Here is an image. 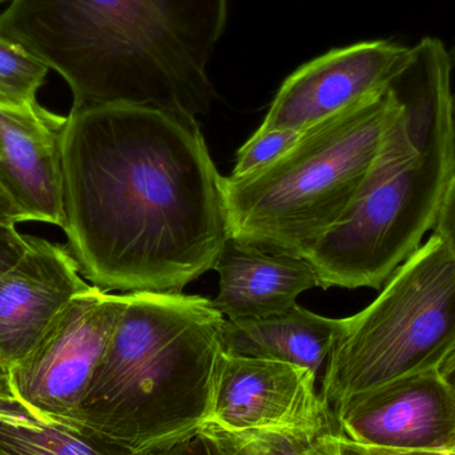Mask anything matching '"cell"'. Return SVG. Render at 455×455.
Returning a JSON list of instances; mask_svg holds the SVG:
<instances>
[{
  "mask_svg": "<svg viewBox=\"0 0 455 455\" xmlns=\"http://www.w3.org/2000/svg\"><path fill=\"white\" fill-rule=\"evenodd\" d=\"M68 249L104 291L183 293L229 238L224 178L196 117L71 108L61 135Z\"/></svg>",
  "mask_w": 455,
  "mask_h": 455,
  "instance_id": "obj_1",
  "label": "cell"
},
{
  "mask_svg": "<svg viewBox=\"0 0 455 455\" xmlns=\"http://www.w3.org/2000/svg\"><path fill=\"white\" fill-rule=\"evenodd\" d=\"M227 0H11L0 35L72 92V108L128 104L187 116L218 99L208 75Z\"/></svg>",
  "mask_w": 455,
  "mask_h": 455,
  "instance_id": "obj_2",
  "label": "cell"
},
{
  "mask_svg": "<svg viewBox=\"0 0 455 455\" xmlns=\"http://www.w3.org/2000/svg\"><path fill=\"white\" fill-rule=\"evenodd\" d=\"M451 56L435 37L393 82L400 111L349 211L307 259L323 289L381 291L435 229L455 176Z\"/></svg>",
  "mask_w": 455,
  "mask_h": 455,
  "instance_id": "obj_3",
  "label": "cell"
},
{
  "mask_svg": "<svg viewBox=\"0 0 455 455\" xmlns=\"http://www.w3.org/2000/svg\"><path fill=\"white\" fill-rule=\"evenodd\" d=\"M224 323L205 297L125 293L80 405V425L139 455L197 435L212 408Z\"/></svg>",
  "mask_w": 455,
  "mask_h": 455,
  "instance_id": "obj_4",
  "label": "cell"
},
{
  "mask_svg": "<svg viewBox=\"0 0 455 455\" xmlns=\"http://www.w3.org/2000/svg\"><path fill=\"white\" fill-rule=\"evenodd\" d=\"M398 111L390 85L302 131L270 164L224 178L229 237L307 259L347 215Z\"/></svg>",
  "mask_w": 455,
  "mask_h": 455,
  "instance_id": "obj_5",
  "label": "cell"
},
{
  "mask_svg": "<svg viewBox=\"0 0 455 455\" xmlns=\"http://www.w3.org/2000/svg\"><path fill=\"white\" fill-rule=\"evenodd\" d=\"M454 352L455 259L432 232L371 305L344 318L321 397L333 411L353 395L440 371Z\"/></svg>",
  "mask_w": 455,
  "mask_h": 455,
  "instance_id": "obj_6",
  "label": "cell"
},
{
  "mask_svg": "<svg viewBox=\"0 0 455 455\" xmlns=\"http://www.w3.org/2000/svg\"><path fill=\"white\" fill-rule=\"evenodd\" d=\"M125 305L91 285L56 315L34 349L8 369L13 397L39 421L80 425L91 379Z\"/></svg>",
  "mask_w": 455,
  "mask_h": 455,
  "instance_id": "obj_7",
  "label": "cell"
},
{
  "mask_svg": "<svg viewBox=\"0 0 455 455\" xmlns=\"http://www.w3.org/2000/svg\"><path fill=\"white\" fill-rule=\"evenodd\" d=\"M411 53V48L389 40L331 50L283 83L259 128L304 131L384 92L408 66Z\"/></svg>",
  "mask_w": 455,
  "mask_h": 455,
  "instance_id": "obj_8",
  "label": "cell"
},
{
  "mask_svg": "<svg viewBox=\"0 0 455 455\" xmlns=\"http://www.w3.org/2000/svg\"><path fill=\"white\" fill-rule=\"evenodd\" d=\"M331 413L337 435L357 445L455 451V397L438 371L353 395Z\"/></svg>",
  "mask_w": 455,
  "mask_h": 455,
  "instance_id": "obj_9",
  "label": "cell"
},
{
  "mask_svg": "<svg viewBox=\"0 0 455 455\" xmlns=\"http://www.w3.org/2000/svg\"><path fill=\"white\" fill-rule=\"evenodd\" d=\"M309 369L280 361L221 355L205 424L230 432L310 429L334 424Z\"/></svg>",
  "mask_w": 455,
  "mask_h": 455,
  "instance_id": "obj_10",
  "label": "cell"
},
{
  "mask_svg": "<svg viewBox=\"0 0 455 455\" xmlns=\"http://www.w3.org/2000/svg\"><path fill=\"white\" fill-rule=\"evenodd\" d=\"M71 251L29 237L23 256L0 273V363L12 368L72 299L90 288Z\"/></svg>",
  "mask_w": 455,
  "mask_h": 455,
  "instance_id": "obj_11",
  "label": "cell"
},
{
  "mask_svg": "<svg viewBox=\"0 0 455 455\" xmlns=\"http://www.w3.org/2000/svg\"><path fill=\"white\" fill-rule=\"evenodd\" d=\"M67 116L37 101L0 107V183L27 221L64 229L61 135Z\"/></svg>",
  "mask_w": 455,
  "mask_h": 455,
  "instance_id": "obj_12",
  "label": "cell"
},
{
  "mask_svg": "<svg viewBox=\"0 0 455 455\" xmlns=\"http://www.w3.org/2000/svg\"><path fill=\"white\" fill-rule=\"evenodd\" d=\"M213 269L220 275L212 299L227 320L286 312L299 294L318 286L317 273L302 257L272 253L228 238Z\"/></svg>",
  "mask_w": 455,
  "mask_h": 455,
  "instance_id": "obj_13",
  "label": "cell"
},
{
  "mask_svg": "<svg viewBox=\"0 0 455 455\" xmlns=\"http://www.w3.org/2000/svg\"><path fill=\"white\" fill-rule=\"evenodd\" d=\"M344 328V318H329L299 305L262 318L227 320L224 355L280 361L309 369L323 379V369Z\"/></svg>",
  "mask_w": 455,
  "mask_h": 455,
  "instance_id": "obj_14",
  "label": "cell"
},
{
  "mask_svg": "<svg viewBox=\"0 0 455 455\" xmlns=\"http://www.w3.org/2000/svg\"><path fill=\"white\" fill-rule=\"evenodd\" d=\"M0 455H139L84 425L44 422L0 400Z\"/></svg>",
  "mask_w": 455,
  "mask_h": 455,
  "instance_id": "obj_15",
  "label": "cell"
},
{
  "mask_svg": "<svg viewBox=\"0 0 455 455\" xmlns=\"http://www.w3.org/2000/svg\"><path fill=\"white\" fill-rule=\"evenodd\" d=\"M197 435L212 455H339L336 425L289 430L230 432L204 424Z\"/></svg>",
  "mask_w": 455,
  "mask_h": 455,
  "instance_id": "obj_16",
  "label": "cell"
},
{
  "mask_svg": "<svg viewBox=\"0 0 455 455\" xmlns=\"http://www.w3.org/2000/svg\"><path fill=\"white\" fill-rule=\"evenodd\" d=\"M48 67L18 43L0 35V96L10 103L36 101Z\"/></svg>",
  "mask_w": 455,
  "mask_h": 455,
  "instance_id": "obj_17",
  "label": "cell"
},
{
  "mask_svg": "<svg viewBox=\"0 0 455 455\" xmlns=\"http://www.w3.org/2000/svg\"><path fill=\"white\" fill-rule=\"evenodd\" d=\"M302 131L259 130L238 149L232 178L249 175L283 156L301 136Z\"/></svg>",
  "mask_w": 455,
  "mask_h": 455,
  "instance_id": "obj_18",
  "label": "cell"
},
{
  "mask_svg": "<svg viewBox=\"0 0 455 455\" xmlns=\"http://www.w3.org/2000/svg\"><path fill=\"white\" fill-rule=\"evenodd\" d=\"M28 245L29 235H21L13 224L0 223V273L12 267Z\"/></svg>",
  "mask_w": 455,
  "mask_h": 455,
  "instance_id": "obj_19",
  "label": "cell"
},
{
  "mask_svg": "<svg viewBox=\"0 0 455 455\" xmlns=\"http://www.w3.org/2000/svg\"><path fill=\"white\" fill-rule=\"evenodd\" d=\"M432 232L446 243L455 259V176Z\"/></svg>",
  "mask_w": 455,
  "mask_h": 455,
  "instance_id": "obj_20",
  "label": "cell"
},
{
  "mask_svg": "<svg viewBox=\"0 0 455 455\" xmlns=\"http://www.w3.org/2000/svg\"><path fill=\"white\" fill-rule=\"evenodd\" d=\"M155 455H212V453L205 441L197 435Z\"/></svg>",
  "mask_w": 455,
  "mask_h": 455,
  "instance_id": "obj_21",
  "label": "cell"
},
{
  "mask_svg": "<svg viewBox=\"0 0 455 455\" xmlns=\"http://www.w3.org/2000/svg\"><path fill=\"white\" fill-rule=\"evenodd\" d=\"M26 218L13 202L12 197L8 195L3 184L0 183V223L16 226V224L26 223Z\"/></svg>",
  "mask_w": 455,
  "mask_h": 455,
  "instance_id": "obj_22",
  "label": "cell"
},
{
  "mask_svg": "<svg viewBox=\"0 0 455 455\" xmlns=\"http://www.w3.org/2000/svg\"><path fill=\"white\" fill-rule=\"evenodd\" d=\"M371 455H455V451H393V449L384 448H368L363 446Z\"/></svg>",
  "mask_w": 455,
  "mask_h": 455,
  "instance_id": "obj_23",
  "label": "cell"
},
{
  "mask_svg": "<svg viewBox=\"0 0 455 455\" xmlns=\"http://www.w3.org/2000/svg\"><path fill=\"white\" fill-rule=\"evenodd\" d=\"M438 371H440L441 376H443L446 384L451 387L455 397V352L443 363V365L441 366Z\"/></svg>",
  "mask_w": 455,
  "mask_h": 455,
  "instance_id": "obj_24",
  "label": "cell"
},
{
  "mask_svg": "<svg viewBox=\"0 0 455 455\" xmlns=\"http://www.w3.org/2000/svg\"><path fill=\"white\" fill-rule=\"evenodd\" d=\"M339 455H371L363 446L339 438Z\"/></svg>",
  "mask_w": 455,
  "mask_h": 455,
  "instance_id": "obj_25",
  "label": "cell"
},
{
  "mask_svg": "<svg viewBox=\"0 0 455 455\" xmlns=\"http://www.w3.org/2000/svg\"><path fill=\"white\" fill-rule=\"evenodd\" d=\"M11 393L10 385H8V369L0 363V395Z\"/></svg>",
  "mask_w": 455,
  "mask_h": 455,
  "instance_id": "obj_26",
  "label": "cell"
},
{
  "mask_svg": "<svg viewBox=\"0 0 455 455\" xmlns=\"http://www.w3.org/2000/svg\"><path fill=\"white\" fill-rule=\"evenodd\" d=\"M3 106H16V104L10 103V101L5 100V99H3L2 96H0V107ZM0 148H2V143H0Z\"/></svg>",
  "mask_w": 455,
  "mask_h": 455,
  "instance_id": "obj_27",
  "label": "cell"
},
{
  "mask_svg": "<svg viewBox=\"0 0 455 455\" xmlns=\"http://www.w3.org/2000/svg\"><path fill=\"white\" fill-rule=\"evenodd\" d=\"M451 60H454L455 63V50H454V55L453 58H451ZM454 122H455V92H454Z\"/></svg>",
  "mask_w": 455,
  "mask_h": 455,
  "instance_id": "obj_28",
  "label": "cell"
},
{
  "mask_svg": "<svg viewBox=\"0 0 455 455\" xmlns=\"http://www.w3.org/2000/svg\"><path fill=\"white\" fill-rule=\"evenodd\" d=\"M5 2V0H0V3Z\"/></svg>",
  "mask_w": 455,
  "mask_h": 455,
  "instance_id": "obj_29",
  "label": "cell"
},
{
  "mask_svg": "<svg viewBox=\"0 0 455 455\" xmlns=\"http://www.w3.org/2000/svg\"><path fill=\"white\" fill-rule=\"evenodd\" d=\"M7 395H8V393H7Z\"/></svg>",
  "mask_w": 455,
  "mask_h": 455,
  "instance_id": "obj_30",
  "label": "cell"
},
{
  "mask_svg": "<svg viewBox=\"0 0 455 455\" xmlns=\"http://www.w3.org/2000/svg\"><path fill=\"white\" fill-rule=\"evenodd\" d=\"M152 455H155V454H152Z\"/></svg>",
  "mask_w": 455,
  "mask_h": 455,
  "instance_id": "obj_31",
  "label": "cell"
}]
</instances>
